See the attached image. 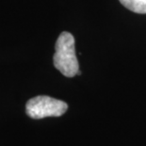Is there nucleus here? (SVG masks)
Listing matches in <instances>:
<instances>
[{"mask_svg":"<svg viewBox=\"0 0 146 146\" xmlns=\"http://www.w3.org/2000/svg\"><path fill=\"white\" fill-rule=\"evenodd\" d=\"M68 109V104L63 101L49 96H37L27 102L26 112L32 119L39 120L46 117H60Z\"/></svg>","mask_w":146,"mask_h":146,"instance_id":"nucleus-2","label":"nucleus"},{"mask_svg":"<svg viewBox=\"0 0 146 146\" xmlns=\"http://www.w3.org/2000/svg\"><path fill=\"white\" fill-rule=\"evenodd\" d=\"M123 7L135 13H146V0H119Z\"/></svg>","mask_w":146,"mask_h":146,"instance_id":"nucleus-3","label":"nucleus"},{"mask_svg":"<svg viewBox=\"0 0 146 146\" xmlns=\"http://www.w3.org/2000/svg\"><path fill=\"white\" fill-rule=\"evenodd\" d=\"M76 42L72 33L62 32L56 42L55 54L53 57L54 67L65 77L80 74L79 64L76 54Z\"/></svg>","mask_w":146,"mask_h":146,"instance_id":"nucleus-1","label":"nucleus"}]
</instances>
